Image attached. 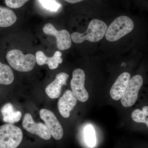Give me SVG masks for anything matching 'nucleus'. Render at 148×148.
Returning a JSON list of instances; mask_svg holds the SVG:
<instances>
[{
	"label": "nucleus",
	"mask_w": 148,
	"mask_h": 148,
	"mask_svg": "<svg viewBox=\"0 0 148 148\" xmlns=\"http://www.w3.org/2000/svg\"><path fill=\"white\" fill-rule=\"evenodd\" d=\"M64 1H66L67 2L73 4L80 2L84 0H64Z\"/></svg>",
	"instance_id": "obj_21"
},
{
	"label": "nucleus",
	"mask_w": 148,
	"mask_h": 148,
	"mask_svg": "<svg viewBox=\"0 0 148 148\" xmlns=\"http://www.w3.org/2000/svg\"><path fill=\"white\" fill-rule=\"evenodd\" d=\"M77 103V99L71 90H67L59 98L58 106L59 112L65 118L70 115V112L73 109Z\"/></svg>",
	"instance_id": "obj_10"
},
{
	"label": "nucleus",
	"mask_w": 148,
	"mask_h": 148,
	"mask_svg": "<svg viewBox=\"0 0 148 148\" xmlns=\"http://www.w3.org/2000/svg\"><path fill=\"white\" fill-rule=\"evenodd\" d=\"M62 53L61 51H56L53 56L49 57L47 56L42 51H39L36 53V61L38 65L42 66L47 64L49 69L53 70L57 69L59 64L63 62L61 58Z\"/></svg>",
	"instance_id": "obj_13"
},
{
	"label": "nucleus",
	"mask_w": 148,
	"mask_h": 148,
	"mask_svg": "<svg viewBox=\"0 0 148 148\" xmlns=\"http://www.w3.org/2000/svg\"><path fill=\"white\" fill-rule=\"evenodd\" d=\"M3 120L5 122L13 124L21 119V113L20 111H15L13 105L8 103L4 105L1 109Z\"/></svg>",
	"instance_id": "obj_14"
},
{
	"label": "nucleus",
	"mask_w": 148,
	"mask_h": 148,
	"mask_svg": "<svg viewBox=\"0 0 148 148\" xmlns=\"http://www.w3.org/2000/svg\"><path fill=\"white\" fill-rule=\"evenodd\" d=\"M22 125L28 132L38 135L44 140H49L51 138L50 132L46 125L42 123H35L30 114H26L24 116Z\"/></svg>",
	"instance_id": "obj_9"
},
{
	"label": "nucleus",
	"mask_w": 148,
	"mask_h": 148,
	"mask_svg": "<svg viewBox=\"0 0 148 148\" xmlns=\"http://www.w3.org/2000/svg\"><path fill=\"white\" fill-rule=\"evenodd\" d=\"M14 80V75L10 67L0 62V84H10Z\"/></svg>",
	"instance_id": "obj_16"
},
{
	"label": "nucleus",
	"mask_w": 148,
	"mask_h": 148,
	"mask_svg": "<svg viewBox=\"0 0 148 148\" xmlns=\"http://www.w3.org/2000/svg\"><path fill=\"white\" fill-rule=\"evenodd\" d=\"M85 74L82 69H75L73 73L71 87L75 97L80 102H85L89 98V94L84 86Z\"/></svg>",
	"instance_id": "obj_6"
},
{
	"label": "nucleus",
	"mask_w": 148,
	"mask_h": 148,
	"mask_svg": "<svg viewBox=\"0 0 148 148\" xmlns=\"http://www.w3.org/2000/svg\"><path fill=\"white\" fill-rule=\"evenodd\" d=\"M43 31L46 34L52 35L56 38L57 48L59 50H66L71 46V35L67 30L58 31L52 24L47 23L44 26Z\"/></svg>",
	"instance_id": "obj_8"
},
{
	"label": "nucleus",
	"mask_w": 148,
	"mask_h": 148,
	"mask_svg": "<svg viewBox=\"0 0 148 148\" xmlns=\"http://www.w3.org/2000/svg\"><path fill=\"white\" fill-rule=\"evenodd\" d=\"M6 59L13 69L18 71L27 72L32 71L36 65V57L33 54L25 55L18 49H12L8 52Z\"/></svg>",
	"instance_id": "obj_3"
},
{
	"label": "nucleus",
	"mask_w": 148,
	"mask_h": 148,
	"mask_svg": "<svg viewBox=\"0 0 148 148\" xmlns=\"http://www.w3.org/2000/svg\"><path fill=\"white\" fill-rule=\"evenodd\" d=\"M30 0H5V4L11 8H20Z\"/></svg>",
	"instance_id": "obj_20"
},
{
	"label": "nucleus",
	"mask_w": 148,
	"mask_h": 148,
	"mask_svg": "<svg viewBox=\"0 0 148 148\" xmlns=\"http://www.w3.org/2000/svg\"><path fill=\"white\" fill-rule=\"evenodd\" d=\"M143 84V79L140 75H136L130 79L124 95L121 99L123 107L129 108L135 104Z\"/></svg>",
	"instance_id": "obj_5"
},
{
	"label": "nucleus",
	"mask_w": 148,
	"mask_h": 148,
	"mask_svg": "<svg viewBox=\"0 0 148 148\" xmlns=\"http://www.w3.org/2000/svg\"><path fill=\"white\" fill-rule=\"evenodd\" d=\"M134 28L131 18L126 16H119L108 28L105 36L109 41H116L132 32Z\"/></svg>",
	"instance_id": "obj_2"
},
{
	"label": "nucleus",
	"mask_w": 148,
	"mask_h": 148,
	"mask_svg": "<svg viewBox=\"0 0 148 148\" xmlns=\"http://www.w3.org/2000/svg\"><path fill=\"white\" fill-rule=\"evenodd\" d=\"M42 6L51 11H56L60 7V5L54 0H39Z\"/></svg>",
	"instance_id": "obj_19"
},
{
	"label": "nucleus",
	"mask_w": 148,
	"mask_h": 148,
	"mask_svg": "<svg viewBox=\"0 0 148 148\" xmlns=\"http://www.w3.org/2000/svg\"><path fill=\"white\" fill-rule=\"evenodd\" d=\"M108 26L104 21L98 19L91 20L86 32H75L71 35V40L76 43H81L85 40L95 42L101 40L105 36Z\"/></svg>",
	"instance_id": "obj_1"
},
{
	"label": "nucleus",
	"mask_w": 148,
	"mask_h": 148,
	"mask_svg": "<svg viewBox=\"0 0 148 148\" xmlns=\"http://www.w3.org/2000/svg\"><path fill=\"white\" fill-rule=\"evenodd\" d=\"M17 20L16 14L8 8L0 6V27H8L13 25Z\"/></svg>",
	"instance_id": "obj_15"
},
{
	"label": "nucleus",
	"mask_w": 148,
	"mask_h": 148,
	"mask_svg": "<svg viewBox=\"0 0 148 148\" xmlns=\"http://www.w3.org/2000/svg\"><path fill=\"white\" fill-rule=\"evenodd\" d=\"M40 114L41 118L45 122L51 136L56 140L62 139L64 135L63 127L55 114L51 111L45 109H41Z\"/></svg>",
	"instance_id": "obj_7"
},
{
	"label": "nucleus",
	"mask_w": 148,
	"mask_h": 148,
	"mask_svg": "<svg viewBox=\"0 0 148 148\" xmlns=\"http://www.w3.org/2000/svg\"><path fill=\"white\" fill-rule=\"evenodd\" d=\"M130 77L129 73L124 72L120 75L117 79L110 91L111 97L114 100L119 101L124 95Z\"/></svg>",
	"instance_id": "obj_11"
},
{
	"label": "nucleus",
	"mask_w": 148,
	"mask_h": 148,
	"mask_svg": "<svg viewBox=\"0 0 148 148\" xmlns=\"http://www.w3.org/2000/svg\"><path fill=\"white\" fill-rule=\"evenodd\" d=\"M148 107L145 106L143 108V110L139 109H136L132 113V118L134 121L139 123H144L148 127Z\"/></svg>",
	"instance_id": "obj_17"
},
{
	"label": "nucleus",
	"mask_w": 148,
	"mask_h": 148,
	"mask_svg": "<svg viewBox=\"0 0 148 148\" xmlns=\"http://www.w3.org/2000/svg\"><path fill=\"white\" fill-rule=\"evenodd\" d=\"M23 139L21 129L13 124L0 126V148H16Z\"/></svg>",
	"instance_id": "obj_4"
},
{
	"label": "nucleus",
	"mask_w": 148,
	"mask_h": 148,
	"mask_svg": "<svg viewBox=\"0 0 148 148\" xmlns=\"http://www.w3.org/2000/svg\"><path fill=\"white\" fill-rule=\"evenodd\" d=\"M69 77V75L64 72L57 74L55 79L46 88L45 91L48 96L51 99L59 98L62 86L66 85Z\"/></svg>",
	"instance_id": "obj_12"
},
{
	"label": "nucleus",
	"mask_w": 148,
	"mask_h": 148,
	"mask_svg": "<svg viewBox=\"0 0 148 148\" xmlns=\"http://www.w3.org/2000/svg\"><path fill=\"white\" fill-rule=\"evenodd\" d=\"M84 138L86 143L88 147H93L96 145L95 130L91 125H88L85 127Z\"/></svg>",
	"instance_id": "obj_18"
}]
</instances>
